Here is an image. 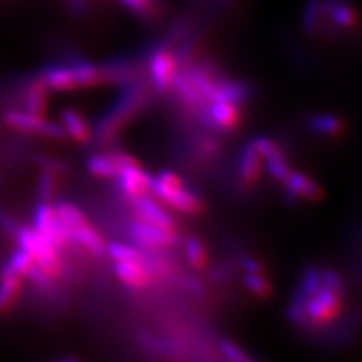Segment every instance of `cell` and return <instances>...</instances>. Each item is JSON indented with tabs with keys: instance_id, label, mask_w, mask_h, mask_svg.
<instances>
[{
	"instance_id": "33",
	"label": "cell",
	"mask_w": 362,
	"mask_h": 362,
	"mask_svg": "<svg viewBox=\"0 0 362 362\" xmlns=\"http://www.w3.org/2000/svg\"><path fill=\"white\" fill-rule=\"evenodd\" d=\"M56 190V174L52 171H45L41 175V181H40V198L41 201H50L53 194Z\"/></svg>"
},
{
	"instance_id": "36",
	"label": "cell",
	"mask_w": 362,
	"mask_h": 362,
	"mask_svg": "<svg viewBox=\"0 0 362 362\" xmlns=\"http://www.w3.org/2000/svg\"><path fill=\"white\" fill-rule=\"evenodd\" d=\"M156 180L158 181V183H162L165 186H171V187L183 186L181 180L178 178V175L174 174L173 171H169V169H163V171H160V174L156 177Z\"/></svg>"
},
{
	"instance_id": "8",
	"label": "cell",
	"mask_w": 362,
	"mask_h": 362,
	"mask_svg": "<svg viewBox=\"0 0 362 362\" xmlns=\"http://www.w3.org/2000/svg\"><path fill=\"white\" fill-rule=\"evenodd\" d=\"M133 207H134L136 214H138L139 221L148 222L151 225L160 226V228H166V230H177L175 222L166 213V210L158 206L156 201H153L151 198H148L146 195L134 198L133 199Z\"/></svg>"
},
{
	"instance_id": "20",
	"label": "cell",
	"mask_w": 362,
	"mask_h": 362,
	"mask_svg": "<svg viewBox=\"0 0 362 362\" xmlns=\"http://www.w3.org/2000/svg\"><path fill=\"white\" fill-rule=\"evenodd\" d=\"M171 88H174L175 93L183 98V101L186 105L199 109L204 105H206V100L201 97V94L198 93V89L195 88V85L189 81V77L186 74H178L175 73L174 78H173V85Z\"/></svg>"
},
{
	"instance_id": "27",
	"label": "cell",
	"mask_w": 362,
	"mask_h": 362,
	"mask_svg": "<svg viewBox=\"0 0 362 362\" xmlns=\"http://www.w3.org/2000/svg\"><path fill=\"white\" fill-rule=\"evenodd\" d=\"M308 124L311 130L322 134L335 136L343 132V121L334 115H315L308 121Z\"/></svg>"
},
{
	"instance_id": "37",
	"label": "cell",
	"mask_w": 362,
	"mask_h": 362,
	"mask_svg": "<svg viewBox=\"0 0 362 362\" xmlns=\"http://www.w3.org/2000/svg\"><path fill=\"white\" fill-rule=\"evenodd\" d=\"M240 263H242V267L245 269L246 274H262V266H259L257 259L243 257Z\"/></svg>"
},
{
	"instance_id": "17",
	"label": "cell",
	"mask_w": 362,
	"mask_h": 362,
	"mask_svg": "<svg viewBox=\"0 0 362 362\" xmlns=\"http://www.w3.org/2000/svg\"><path fill=\"white\" fill-rule=\"evenodd\" d=\"M21 279L23 278L20 276L2 272V276H0V313L8 311L18 299L23 287Z\"/></svg>"
},
{
	"instance_id": "2",
	"label": "cell",
	"mask_w": 362,
	"mask_h": 362,
	"mask_svg": "<svg viewBox=\"0 0 362 362\" xmlns=\"http://www.w3.org/2000/svg\"><path fill=\"white\" fill-rule=\"evenodd\" d=\"M32 228L58 249H62L71 243L70 230L58 218L54 207L49 201H41L35 210H33Z\"/></svg>"
},
{
	"instance_id": "24",
	"label": "cell",
	"mask_w": 362,
	"mask_h": 362,
	"mask_svg": "<svg viewBox=\"0 0 362 362\" xmlns=\"http://www.w3.org/2000/svg\"><path fill=\"white\" fill-rule=\"evenodd\" d=\"M35 264V262H33L32 255L25 251V249L21 247H17L16 251L11 254V257L8 258V262L4 267L2 272H6V274H13L16 276H20V278H25L28 270Z\"/></svg>"
},
{
	"instance_id": "22",
	"label": "cell",
	"mask_w": 362,
	"mask_h": 362,
	"mask_svg": "<svg viewBox=\"0 0 362 362\" xmlns=\"http://www.w3.org/2000/svg\"><path fill=\"white\" fill-rule=\"evenodd\" d=\"M53 207H54L56 214H58V218L68 226V230H70V234H71L73 230L81 228V226L88 223V221L85 218V214L82 213V210L78 209V207H76L73 202L59 201Z\"/></svg>"
},
{
	"instance_id": "11",
	"label": "cell",
	"mask_w": 362,
	"mask_h": 362,
	"mask_svg": "<svg viewBox=\"0 0 362 362\" xmlns=\"http://www.w3.org/2000/svg\"><path fill=\"white\" fill-rule=\"evenodd\" d=\"M284 183L287 186V195L293 202L300 198L308 201H319L323 198L322 187L305 174L290 173Z\"/></svg>"
},
{
	"instance_id": "12",
	"label": "cell",
	"mask_w": 362,
	"mask_h": 362,
	"mask_svg": "<svg viewBox=\"0 0 362 362\" xmlns=\"http://www.w3.org/2000/svg\"><path fill=\"white\" fill-rule=\"evenodd\" d=\"M262 174V156L254 144H246L239 157V177L245 185H254Z\"/></svg>"
},
{
	"instance_id": "10",
	"label": "cell",
	"mask_w": 362,
	"mask_h": 362,
	"mask_svg": "<svg viewBox=\"0 0 362 362\" xmlns=\"http://www.w3.org/2000/svg\"><path fill=\"white\" fill-rule=\"evenodd\" d=\"M209 113L213 122V129L231 132L239 126L240 122L239 105H234L231 101H225V100L211 101Z\"/></svg>"
},
{
	"instance_id": "35",
	"label": "cell",
	"mask_w": 362,
	"mask_h": 362,
	"mask_svg": "<svg viewBox=\"0 0 362 362\" xmlns=\"http://www.w3.org/2000/svg\"><path fill=\"white\" fill-rule=\"evenodd\" d=\"M320 276H322V284L329 287V288H334L337 291L341 293L343 288H344V284L341 278H339L334 270H323L320 272Z\"/></svg>"
},
{
	"instance_id": "18",
	"label": "cell",
	"mask_w": 362,
	"mask_h": 362,
	"mask_svg": "<svg viewBox=\"0 0 362 362\" xmlns=\"http://www.w3.org/2000/svg\"><path fill=\"white\" fill-rule=\"evenodd\" d=\"M189 81L195 85L201 97L206 100V103H211L218 93V82L202 68H189L187 73H185Z\"/></svg>"
},
{
	"instance_id": "7",
	"label": "cell",
	"mask_w": 362,
	"mask_h": 362,
	"mask_svg": "<svg viewBox=\"0 0 362 362\" xmlns=\"http://www.w3.org/2000/svg\"><path fill=\"white\" fill-rule=\"evenodd\" d=\"M150 71L154 86L165 93L173 85V78L177 73V59L166 50H158L150 62Z\"/></svg>"
},
{
	"instance_id": "29",
	"label": "cell",
	"mask_w": 362,
	"mask_h": 362,
	"mask_svg": "<svg viewBox=\"0 0 362 362\" xmlns=\"http://www.w3.org/2000/svg\"><path fill=\"white\" fill-rule=\"evenodd\" d=\"M243 284L258 298H267L272 293V286L269 284V281L259 274H246L243 276Z\"/></svg>"
},
{
	"instance_id": "23",
	"label": "cell",
	"mask_w": 362,
	"mask_h": 362,
	"mask_svg": "<svg viewBox=\"0 0 362 362\" xmlns=\"http://www.w3.org/2000/svg\"><path fill=\"white\" fill-rule=\"evenodd\" d=\"M106 254L115 259V262H144L145 263V252L144 249L132 245H124L118 242H112L106 245Z\"/></svg>"
},
{
	"instance_id": "14",
	"label": "cell",
	"mask_w": 362,
	"mask_h": 362,
	"mask_svg": "<svg viewBox=\"0 0 362 362\" xmlns=\"http://www.w3.org/2000/svg\"><path fill=\"white\" fill-rule=\"evenodd\" d=\"M45 118L32 115L26 110H8L4 115V121L9 129L21 133H38Z\"/></svg>"
},
{
	"instance_id": "28",
	"label": "cell",
	"mask_w": 362,
	"mask_h": 362,
	"mask_svg": "<svg viewBox=\"0 0 362 362\" xmlns=\"http://www.w3.org/2000/svg\"><path fill=\"white\" fill-rule=\"evenodd\" d=\"M186 258L189 264L198 270L204 269L207 264L206 249H204L202 243L198 239H195V237H190L186 242Z\"/></svg>"
},
{
	"instance_id": "32",
	"label": "cell",
	"mask_w": 362,
	"mask_h": 362,
	"mask_svg": "<svg viewBox=\"0 0 362 362\" xmlns=\"http://www.w3.org/2000/svg\"><path fill=\"white\" fill-rule=\"evenodd\" d=\"M255 150L258 151V154L262 156V158H274V157H281L284 156V153H282V150L279 148V146L272 141L269 138H257L255 141H252Z\"/></svg>"
},
{
	"instance_id": "21",
	"label": "cell",
	"mask_w": 362,
	"mask_h": 362,
	"mask_svg": "<svg viewBox=\"0 0 362 362\" xmlns=\"http://www.w3.org/2000/svg\"><path fill=\"white\" fill-rule=\"evenodd\" d=\"M88 171L100 178H115L119 173V165L113 156H90L86 162Z\"/></svg>"
},
{
	"instance_id": "6",
	"label": "cell",
	"mask_w": 362,
	"mask_h": 362,
	"mask_svg": "<svg viewBox=\"0 0 362 362\" xmlns=\"http://www.w3.org/2000/svg\"><path fill=\"white\" fill-rule=\"evenodd\" d=\"M115 178L118 180L119 190L132 199L144 197L151 192V177L141 169L139 165L122 166Z\"/></svg>"
},
{
	"instance_id": "3",
	"label": "cell",
	"mask_w": 362,
	"mask_h": 362,
	"mask_svg": "<svg viewBox=\"0 0 362 362\" xmlns=\"http://www.w3.org/2000/svg\"><path fill=\"white\" fill-rule=\"evenodd\" d=\"M339 294L341 293L322 284V287L303 303V311L308 322L322 325L335 319L341 308Z\"/></svg>"
},
{
	"instance_id": "34",
	"label": "cell",
	"mask_w": 362,
	"mask_h": 362,
	"mask_svg": "<svg viewBox=\"0 0 362 362\" xmlns=\"http://www.w3.org/2000/svg\"><path fill=\"white\" fill-rule=\"evenodd\" d=\"M40 134L45 136V138H50V139H65L68 136L64 126H61V124L52 122V121H47V119H44L41 130H40Z\"/></svg>"
},
{
	"instance_id": "5",
	"label": "cell",
	"mask_w": 362,
	"mask_h": 362,
	"mask_svg": "<svg viewBox=\"0 0 362 362\" xmlns=\"http://www.w3.org/2000/svg\"><path fill=\"white\" fill-rule=\"evenodd\" d=\"M150 190L178 211L195 214L202 210V201L194 194V192L185 189L183 186H178V187L165 186L162 183H158L156 178H151Z\"/></svg>"
},
{
	"instance_id": "9",
	"label": "cell",
	"mask_w": 362,
	"mask_h": 362,
	"mask_svg": "<svg viewBox=\"0 0 362 362\" xmlns=\"http://www.w3.org/2000/svg\"><path fill=\"white\" fill-rule=\"evenodd\" d=\"M113 269L124 284L133 288H144L153 281L151 270L144 262H115Z\"/></svg>"
},
{
	"instance_id": "15",
	"label": "cell",
	"mask_w": 362,
	"mask_h": 362,
	"mask_svg": "<svg viewBox=\"0 0 362 362\" xmlns=\"http://www.w3.org/2000/svg\"><path fill=\"white\" fill-rule=\"evenodd\" d=\"M71 243H76L78 246L88 249V251L95 257H101L106 254V245L103 239H101V237L97 234V231L89 223L71 231Z\"/></svg>"
},
{
	"instance_id": "26",
	"label": "cell",
	"mask_w": 362,
	"mask_h": 362,
	"mask_svg": "<svg viewBox=\"0 0 362 362\" xmlns=\"http://www.w3.org/2000/svg\"><path fill=\"white\" fill-rule=\"evenodd\" d=\"M322 287V276H320V272L317 269H307L303 274V279H302V287L299 288L296 298H294V303H299L303 307L305 300L308 298H311L313 294Z\"/></svg>"
},
{
	"instance_id": "30",
	"label": "cell",
	"mask_w": 362,
	"mask_h": 362,
	"mask_svg": "<svg viewBox=\"0 0 362 362\" xmlns=\"http://www.w3.org/2000/svg\"><path fill=\"white\" fill-rule=\"evenodd\" d=\"M266 169H267V173L270 174V177H274L276 181H281V183H284L287 177L291 173L287 162H286V156L267 158Z\"/></svg>"
},
{
	"instance_id": "19",
	"label": "cell",
	"mask_w": 362,
	"mask_h": 362,
	"mask_svg": "<svg viewBox=\"0 0 362 362\" xmlns=\"http://www.w3.org/2000/svg\"><path fill=\"white\" fill-rule=\"evenodd\" d=\"M47 88L44 86L41 81L32 83L25 95V110L37 115L41 118H45V109H47Z\"/></svg>"
},
{
	"instance_id": "4",
	"label": "cell",
	"mask_w": 362,
	"mask_h": 362,
	"mask_svg": "<svg viewBox=\"0 0 362 362\" xmlns=\"http://www.w3.org/2000/svg\"><path fill=\"white\" fill-rule=\"evenodd\" d=\"M129 235L134 246L146 251L173 246L178 240L177 230H166L144 221H134L129 225Z\"/></svg>"
},
{
	"instance_id": "13",
	"label": "cell",
	"mask_w": 362,
	"mask_h": 362,
	"mask_svg": "<svg viewBox=\"0 0 362 362\" xmlns=\"http://www.w3.org/2000/svg\"><path fill=\"white\" fill-rule=\"evenodd\" d=\"M40 81L44 86L52 90H71L77 88V82L71 66H50L45 70Z\"/></svg>"
},
{
	"instance_id": "31",
	"label": "cell",
	"mask_w": 362,
	"mask_h": 362,
	"mask_svg": "<svg viewBox=\"0 0 362 362\" xmlns=\"http://www.w3.org/2000/svg\"><path fill=\"white\" fill-rule=\"evenodd\" d=\"M219 350L226 359L233 361V362H251L252 361L251 356L246 355L239 346L230 341V339H221Z\"/></svg>"
},
{
	"instance_id": "1",
	"label": "cell",
	"mask_w": 362,
	"mask_h": 362,
	"mask_svg": "<svg viewBox=\"0 0 362 362\" xmlns=\"http://www.w3.org/2000/svg\"><path fill=\"white\" fill-rule=\"evenodd\" d=\"M16 237V242L18 247L28 251L33 262H35L45 274H47L52 279H56L62 272V262L59 257V249L54 247L47 239L37 233L30 226H16L13 233Z\"/></svg>"
},
{
	"instance_id": "16",
	"label": "cell",
	"mask_w": 362,
	"mask_h": 362,
	"mask_svg": "<svg viewBox=\"0 0 362 362\" xmlns=\"http://www.w3.org/2000/svg\"><path fill=\"white\" fill-rule=\"evenodd\" d=\"M61 119L62 126L68 136L81 144H86L90 139V130L86 126L83 118L78 115V113L73 109H65L61 112Z\"/></svg>"
},
{
	"instance_id": "25",
	"label": "cell",
	"mask_w": 362,
	"mask_h": 362,
	"mask_svg": "<svg viewBox=\"0 0 362 362\" xmlns=\"http://www.w3.org/2000/svg\"><path fill=\"white\" fill-rule=\"evenodd\" d=\"M71 70L76 77L77 88L94 86L97 83H103L101 70H98L97 66L90 65L88 62H76L74 65H71Z\"/></svg>"
}]
</instances>
